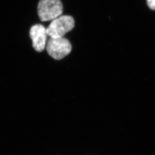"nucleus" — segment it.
<instances>
[{"label": "nucleus", "mask_w": 155, "mask_h": 155, "mask_svg": "<svg viewBox=\"0 0 155 155\" xmlns=\"http://www.w3.org/2000/svg\"><path fill=\"white\" fill-rule=\"evenodd\" d=\"M63 11L61 0H40L38 13L41 21L53 20L61 16Z\"/></svg>", "instance_id": "1"}, {"label": "nucleus", "mask_w": 155, "mask_h": 155, "mask_svg": "<svg viewBox=\"0 0 155 155\" xmlns=\"http://www.w3.org/2000/svg\"><path fill=\"white\" fill-rule=\"evenodd\" d=\"M75 26L73 17L70 16H61L52 20L46 28L48 36L52 38H60L71 31Z\"/></svg>", "instance_id": "2"}, {"label": "nucleus", "mask_w": 155, "mask_h": 155, "mask_svg": "<svg viewBox=\"0 0 155 155\" xmlns=\"http://www.w3.org/2000/svg\"><path fill=\"white\" fill-rule=\"evenodd\" d=\"M48 54L56 60H61L68 55L71 51L72 46L67 39L50 38L46 44Z\"/></svg>", "instance_id": "3"}, {"label": "nucleus", "mask_w": 155, "mask_h": 155, "mask_svg": "<svg viewBox=\"0 0 155 155\" xmlns=\"http://www.w3.org/2000/svg\"><path fill=\"white\" fill-rule=\"evenodd\" d=\"M29 35L32 40V46L35 51L39 52L44 51L48 36L46 28L41 24H35L31 28Z\"/></svg>", "instance_id": "4"}, {"label": "nucleus", "mask_w": 155, "mask_h": 155, "mask_svg": "<svg viewBox=\"0 0 155 155\" xmlns=\"http://www.w3.org/2000/svg\"><path fill=\"white\" fill-rule=\"evenodd\" d=\"M147 4L150 9L155 11V0H147Z\"/></svg>", "instance_id": "5"}]
</instances>
